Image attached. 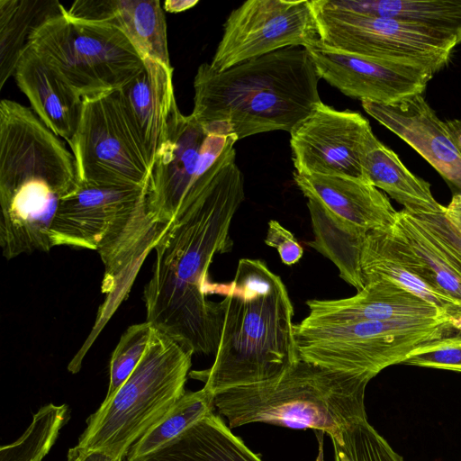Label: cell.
<instances>
[{
  "label": "cell",
  "instance_id": "30bf717a",
  "mask_svg": "<svg viewBox=\"0 0 461 461\" xmlns=\"http://www.w3.org/2000/svg\"><path fill=\"white\" fill-rule=\"evenodd\" d=\"M68 145L79 184L149 185L148 158L117 90L83 98L81 119Z\"/></svg>",
  "mask_w": 461,
  "mask_h": 461
},
{
  "label": "cell",
  "instance_id": "cb8c5ba5",
  "mask_svg": "<svg viewBox=\"0 0 461 461\" xmlns=\"http://www.w3.org/2000/svg\"><path fill=\"white\" fill-rule=\"evenodd\" d=\"M140 461H263L212 412Z\"/></svg>",
  "mask_w": 461,
  "mask_h": 461
},
{
  "label": "cell",
  "instance_id": "603a6c76",
  "mask_svg": "<svg viewBox=\"0 0 461 461\" xmlns=\"http://www.w3.org/2000/svg\"><path fill=\"white\" fill-rule=\"evenodd\" d=\"M323 10L391 18L461 44V0H312Z\"/></svg>",
  "mask_w": 461,
  "mask_h": 461
},
{
  "label": "cell",
  "instance_id": "83f0119b",
  "mask_svg": "<svg viewBox=\"0 0 461 461\" xmlns=\"http://www.w3.org/2000/svg\"><path fill=\"white\" fill-rule=\"evenodd\" d=\"M314 240L308 245L330 259L340 277L360 291L365 286L360 267V252L364 237L342 228L336 219L319 203L308 199Z\"/></svg>",
  "mask_w": 461,
  "mask_h": 461
},
{
  "label": "cell",
  "instance_id": "4316f807",
  "mask_svg": "<svg viewBox=\"0 0 461 461\" xmlns=\"http://www.w3.org/2000/svg\"><path fill=\"white\" fill-rule=\"evenodd\" d=\"M67 13L58 0H0V88L14 76L32 32Z\"/></svg>",
  "mask_w": 461,
  "mask_h": 461
},
{
  "label": "cell",
  "instance_id": "e575fe53",
  "mask_svg": "<svg viewBox=\"0 0 461 461\" xmlns=\"http://www.w3.org/2000/svg\"><path fill=\"white\" fill-rule=\"evenodd\" d=\"M265 243L276 249L281 261L287 266L297 263L303 254V249L294 235L276 220L268 221Z\"/></svg>",
  "mask_w": 461,
  "mask_h": 461
},
{
  "label": "cell",
  "instance_id": "7c38bea8",
  "mask_svg": "<svg viewBox=\"0 0 461 461\" xmlns=\"http://www.w3.org/2000/svg\"><path fill=\"white\" fill-rule=\"evenodd\" d=\"M320 41L318 24L308 0H249L232 10L210 66L222 71L273 51Z\"/></svg>",
  "mask_w": 461,
  "mask_h": 461
},
{
  "label": "cell",
  "instance_id": "f1b7e54d",
  "mask_svg": "<svg viewBox=\"0 0 461 461\" xmlns=\"http://www.w3.org/2000/svg\"><path fill=\"white\" fill-rule=\"evenodd\" d=\"M213 399L214 395L205 388L185 392L170 411L131 447L127 461H140L213 412Z\"/></svg>",
  "mask_w": 461,
  "mask_h": 461
},
{
  "label": "cell",
  "instance_id": "7402d4cb",
  "mask_svg": "<svg viewBox=\"0 0 461 461\" xmlns=\"http://www.w3.org/2000/svg\"><path fill=\"white\" fill-rule=\"evenodd\" d=\"M360 267L364 282L390 280L437 306L449 317L461 320V306L435 288L408 249L388 230H374L363 239Z\"/></svg>",
  "mask_w": 461,
  "mask_h": 461
},
{
  "label": "cell",
  "instance_id": "e0dca14e",
  "mask_svg": "<svg viewBox=\"0 0 461 461\" xmlns=\"http://www.w3.org/2000/svg\"><path fill=\"white\" fill-rule=\"evenodd\" d=\"M294 180L307 199L322 205L350 233L365 237L390 230L397 212L387 195L368 181L323 175H301Z\"/></svg>",
  "mask_w": 461,
  "mask_h": 461
},
{
  "label": "cell",
  "instance_id": "f35d334b",
  "mask_svg": "<svg viewBox=\"0 0 461 461\" xmlns=\"http://www.w3.org/2000/svg\"><path fill=\"white\" fill-rule=\"evenodd\" d=\"M198 0H167L164 2V9L170 13H180L194 7Z\"/></svg>",
  "mask_w": 461,
  "mask_h": 461
},
{
  "label": "cell",
  "instance_id": "5bb4252c",
  "mask_svg": "<svg viewBox=\"0 0 461 461\" xmlns=\"http://www.w3.org/2000/svg\"><path fill=\"white\" fill-rule=\"evenodd\" d=\"M306 49L320 79L361 102L390 104L422 95L434 76L426 68L338 51L320 42Z\"/></svg>",
  "mask_w": 461,
  "mask_h": 461
},
{
  "label": "cell",
  "instance_id": "44dd1931",
  "mask_svg": "<svg viewBox=\"0 0 461 461\" xmlns=\"http://www.w3.org/2000/svg\"><path fill=\"white\" fill-rule=\"evenodd\" d=\"M71 18L118 28L143 59L171 67L167 23L158 0H77L68 10Z\"/></svg>",
  "mask_w": 461,
  "mask_h": 461
},
{
  "label": "cell",
  "instance_id": "d6986e66",
  "mask_svg": "<svg viewBox=\"0 0 461 461\" xmlns=\"http://www.w3.org/2000/svg\"><path fill=\"white\" fill-rule=\"evenodd\" d=\"M143 59L142 70L117 92L151 168L157 153L167 139L169 118L176 102L173 68L152 59Z\"/></svg>",
  "mask_w": 461,
  "mask_h": 461
},
{
  "label": "cell",
  "instance_id": "ffe728a7",
  "mask_svg": "<svg viewBox=\"0 0 461 461\" xmlns=\"http://www.w3.org/2000/svg\"><path fill=\"white\" fill-rule=\"evenodd\" d=\"M14 77L34 113L69 144L81 119L83 98L30 45L24 49Z\"/></svg>",
  "mask_w": 461,
  "mask_h": 461
},
{
  "label": "cell",
  "instance_id": "4dcf8cb0",
  "mask_svg": "<svg viewBox=\"0 0 461 461\" xmlns=\"http://www.w3.org/2000/svg\"><path fill=\"white\" fill-rule=\"evenodd\" d=\"M330 438L334 461H403L366 418L353 422Z\"/></svg>",
  "mask_w": 461,
  "mask_h": 461
},
{
  "label": "cell",
  "instance_id": "d6a6232c",
  "mask_svg": "<svg viewBox=\"0 0 461 461\" xmlns=\"http://www.w3.org/2000/svg\"><path fill=\"white\" fill-rule=\"evenodd\" d=\"M402 364L461 372V331L418 348Z\"/></svg>",
  "mask_w": 461,
  "mask_h": 461
},
{
  "label": "cell",
  "instance_id": "3957f363",
  "mask_svg": "<svg viewBox=\"0 0 461 461\" xmlns=\"http://www.w3.org/2000/svg\"><path fill=\"white\" fill-rule=\"evenodd\" d=\"M319 76L304 47H286L222 71L199 66L192 115L207 132L255 134L292 129L321 102Z\"/></svg>",
  "mask_w": 461,
  "mask_h": 461
},
{
  "label": "cell",
  "instance_id": "ac0fdd59",
  "mask_svg": "<svg viewBox=\"0 0 461 461\" xmlns=\"http://www.w3.org/2000/svg\"><path fill=\"white\" fill-rule=\"evenodd\" d=\"M304 325L449 317L437 306L386 279H371L348 298L309 300ZM451 318V317H450Z\"/></svg>",
  "mask_w": 461,
  "mask_h": 461
},
{
  "label": "cell",
  "instance_id": "1f68e13d",
  "mask_svg": "<svg viewBox=\"0 0 461 461\" xmlns=\"http://www.w3.org/2000/svg\"><path fill=\"white\" fill-rule=\"evenodd\" d=\"M154 327L148 321L130 326L122 335L110 362V382L105 398L111 397L141 360Z\"/></svg>",
  "mask_w": 461,
  "mask_h": 461
},
{
  "label": "cell",
  "instance_id": "74e56055",
  "mask_svg": "<svg viewBox=\"0 0 461 461\" xmlns=\"http://www.w3.org/2000/svg\"><path fill=\"white\" fill-rule=\"evenodd\" d=\"M445 124L455 147L461 155V119L447 120Z\"/></svg>",
  "mask_w": 461,
  "mask_h": 461
},
{
  "label": "cell",
  "instance_id": "836d02e7",
  "mask_svg": "<svg viewBox=\"0 0 461 461\" xmlns=\"http://www.w3.org/2000/svg\"><path fill=\"white\" fill-rule=\"evenodd\" d=\"M413 215L461 265V233L447 219L445 211Z\"/></svg>",
  "mask_w": 461,
  "mask_h": 461
},
{
  "label": "cell",
  "instance_id": "8992f818",
  "mask_svg": "<svg viewBox=\"0 0 461 461\" xmlns=\"http://www.w3.org/2000/svg\"><path fill=\"white\" fill-rule=\"evenodd\" d=\"M372 378L300 359L274 379L221 391L213 402L230 429L265 422L330 437L366 418L365 392Z\"/></svg>",
  "mask_w": 461,
  "mask_h": 461
},
{
  "label": "cell",
  "instance_id": "9c48e42d",
  "mask_svg": "<svg viewBox=\"0 0 461 461\" xmlns=\"http://www.w3.org/2000/svg\"><path fill=\"white\" fill-rule=\"evenodd\" d=\"M28 45L82 98L118 90L144 68L143 58L118 28L68 13L36 28Z\"/></svg>",
  "mask_w": 461,
  "mask_h": 461
},
{
  "label": "cell",
  "instance_id": "d4e9b609",
  "mask_svg": "<svg viewBox=\"0 0 461 461\" xmlns=\"http://www.w3.org/2000/svg\"><path fill=\"white\" fill-rule=\"evenodd\" d=\"M365 178L386 193L412 214L445 211L432 194L430 185L411 173L398 155L383 144L375 135L371 139L363 161Z\"/></svg>",
  "mask_w": 461,
  "mask_h": 461
},
{
  "label": "cell",
  "instance_id": "4fadbf2b",
  "mask_svg": "<svg viewBox=\"0 0 461 461\" xmlns=\"http://www.w3.org/2000/svg\"><path fill=\"white\" fill-rule=\"evenodd\" d=\"M289 133L296 173L366 180L363 161L375 134L360 113L321 101Z\"/></svg>",
  "mask_w": 461,
  "mask_h": 461
},
{
  "label": "cell",
  "instance_id": "8fae6325",
  "mask_svg": "<svg viewBox=\"0 0 461 461\" xmlns=\"http://www.w3.org/2000/svg\"><path fill=\"white\" fill-rule=\"evenodd\" d=\"M312 7L320 44L338 51L422 68L435 75L447 65L457 46L429 30L398 20Z\"/></svg>",
  "mask_w": 461,
  "mask_h": 461
},
{
  "label": "cell",
  "instance_id": "8d00e7d4",
  "mask_svg": "<svg viewBox=\"0 0 461 461\" xmlns=\"http://www.w3.org/2000/svg\"><path fill=\"white\" fill-rule=\"evenodd\" d=\"M445 214L461 233V194L453 195L445 208Z\"/></svg>",
  "mask_w": 461,
  "mask_h": 461
},
{
  "label": "cell",
  "instance_id": "d590c367",
  "mask_svg": "<svg viewBox=\"0 0 461 461\" xmlns=\"http://www.w3.org/2000/svg\"><path fill=\"white\" fill-rule=\"evenodd\" d=\"M122 458L103 450H91L78 455L68 454V461H122Z\"/></svg>",
  "mask_w": 461,
  "mask_h": 461
},
{
  "label": "cell",
  "instance_id": "484cf974",
  "mask_svg": "<svg viewBox=\"0 0 461 461\" xmlns=\"http://www.w3.org/2000/svg\"><path fill=\"white\" fill-rule=\"evenodd\" d=\"M438 291L461 306V265L411 212L402 209L390 229Z\"/></svg>",
  "mask_w": 461,
  "mask_h": 461
},
{
  "label": "cell",
  "instance_id": "7a4b0ae2",
  "mask_svg": "<svg viewBox=\"0 0 461 461\" xmlns=\"http://www.w3.org/2000/svg\"><path fill=\"white\" fill-rule=\"evenodd\" d=\"M79 186L75 158L34 112L0 102V246L5 258L49 251L61 201Z\"/></svg>",
  "mask_w": 461,
  "mask_h": 461
},
{
  "label": "cell",
  "instance_id": "9a60e30c",
  "mask_svg": "<svg viewBox=\"0 0 461 461\" xmlns=\"http://www.w3.org/2000/svg\"><path fill=\"white\" fill-rule=\"evenodd\" d=\"M206 131L177 104L168 122L167 139L150 168L148 207L152 219L164 225L177 216L196 174Z\"/></svg>",
  "mask_w": 461,
  "mask_h": 461
},
{
  "label": "cell",
  "instance_id": "f546056e",
  "mask_svg": "<svg viewBox=\"0 0 461 461\" xmlns=\"http://www.w3.org/2000/svg\"><path fill=\"white\" fill-rule=\"evenodd\" d=\"M68 418V409L65 404L42 406L15 442L1 447L0 461H41Z\"/></svg>",
  "mask_w": 461,
  "mask_h": 461
},
{
  "label": "cell",
  "instance_id": "277c9868",
  "mask_svg": "<svg viewBox=\"0 0 461 461\" xmlns=\"http://www.w3.org/2000/svg\"><path fill=\"white\" fill-rule=\"evenodd\" d=\"M224 317L215 359L209 369L191 372L216 393L274 379L300 360L294 307L279 276L260 259L241 258L234 279L212 284Z\"/></svg>",
  "mask_w": 461,
  "mask_h": 461
},
{
  "label": "cell",
  "instance_id": "6da1fadb",
  "mask_svg": "<svg viewBox=\"0 0 461 461\" xmlns=\"http://www.w3.org/2000/svg\"><path fill=\"white\" fill-rule=\"evenodd\" d=\"M245 197L235 160L228 163L167 228L156 244L150 280L144 288L146 321L194 354L216 353L222 329L221 302L207 298L209 267L231 250L230 229Z\"/></svg>",
  "mask_w": 461,
  "mask_h": 461
},
{
  "label": "cell",
  "instance_id": "2e32d148",
  "mask_svg": "<svg viewBox=\"0 0 461 461\" xmlns=\"http://www.w3.org/2000/svg\"><path fill=\"white\" fill-rule=\"evenodd\" d=\"M364 110L405 141L447 181L461 190V155L441 121L422 95L390 104L361 102Z\"/></svg>",
  "mask_w": 461,
  "mask_h": 461
},
{
  "label": "cell",
  "instance_id": "ba28073f",
  "mask_svg": "<svg viewBox=\"0 0 461 461\" xmlns=\"http://www.w3.org/2000/svg\"><path fill=\"white\" fill-rule=\"evenodd\" d=\"M459 330L458 320L402 319L337 324H294L299 358L330 369L375 377L418 348Z\"/></svg>",
  "mask_w": 461,
  "mask_h": 461
},
{
  "label": "cell",
  "instance_id": "52a82bcc",
  "mask_svg": "<svg viewBox=\"0 0 461 461\" xmlns=\"http://www.w3.org/2000/svg\"><path fill=\"white\" fill-rule=\"evenodd\" d=\"M192 349L154 328L148 348L128 379L86 420L68 453L103 450L124 457L131 447L182 397Z\"/></svg>",
  "mask_w": 461,
  "mask_h": 461
},
{
  "label": "cell",
  "instance_id": "5b68a950",
  "mask_svg": "<svg viewBox=\"0 0 461 461\" xmlns=\"http://www.w3.org/2000/svg\"><path fill=\"white\" fill-rule=\"evenodd\" d=\"M168 225L155 221L148 186L79 184L64 198L50 229L54 246L96 250L104 266L101 328L127 297L141 264Z\"/></svg>",
  "mask_w": 461,
  "mask_h": 461
}]
</instances>
